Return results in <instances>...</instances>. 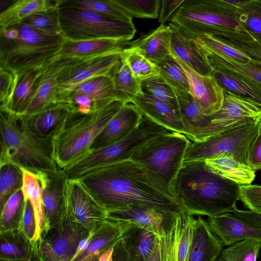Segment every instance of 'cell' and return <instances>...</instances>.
I'll use <instances>...</instances> for the list:
<instances>
[{"label":"cell","instance_id":"obj_1","mask_svg":"<svg viewBox=\"0 0 261 261\" xmlns=\"http://www.w3.org/2000/svg\"><path fill=\"white\" fill-rule=\"evenodd\" d=\"M108 213L144 205L179 214L177 201L162 192L149 178L145 168L129 160L103 165L78 178Z\"/></svg>","mask_w":261,"mask_h":261},{"label":"cell","instance_id":"obj_2","mask_svg":"<svg viewBox=\"0 0 261 261\" xmlns=\"http://www.w3.org/2000/svg\"><path fill=\"white\" fill-rule=\"evenodd\" d=\"M239 184L210 171L204 161L184 162L172 186V196L191 216L232 213L240 200Z\"/></svg>","mask_w":261,"mask_h":261},{"label":"cell","instance_id":"obj_3","mask_svg":"<svg viewBox=\"0 0 261 261\" xmlns=\"http://www.w3.org/2000/svg\"><path fill=\"white\" fill-rule=\"evenodd\" d=\"M124 104L115 100L88 114L70 111L52 139L57 165L64 169L88 155L96 136Z\"/></svg>","mask_w":261,"mask_h":261},{"label":"cell","instance_id":"obj_4","mask_svg":"<svg viewBox=\"0 0 261 261\" xmlns=\"http://www.w3.org/2000/svg\"><path fill=\"white\" fill-rule=\"evenodd\" d=\"M0 165L11 163L33 171L57 167L52 138L41 137L25 125L23 117L1 111Z\"/></svg>","mask_w":261,"mask_h":261},{"label":"cell","instance_id":"obj_5","mask_svg":"<svg viewBox=\"0 0 261 261\" xmlns=\"http://www.w3.org/2000/svg\"><path fill=\"white\" fill-rule=\"evenodd\" d=\"M237 2L184 0L169 22L193 36L206 34L222 40L234 39L251 33L240 20Z\"/></svg>","mask_w":261,"mask_h":261},{"label":"cell","instance_id":"obj_6","mask_svg":"<svg viewBox=\"0 0 261 261\" xmlns=\"http://www.w3.org/2000/svg\"><path fill=\"white\" fill-rule=\"evenodd\" d=\"M16 27L19 33L16 39L1 37L0 63L17 74L45 67L66 41L63 35H48L23 23Z\"/></svg>","mask_w":261,"mask_h":261},{"label":"cell","instance_id":"obj_7","mask_svg":"<svg viewBox=\"0 0 261 261\" xmlns=\"http://www.w3.org/2000/svg\"><path fill=\"white\" fill-rule=\"evenodd\" d=\"M185 135L169 132L149 141L130 160L142 165L150 180L168 196L191 143Z\"/></svg>","mask_w":261,"mask_h":261},{"label":"cell","instance_id":"obj_8","mask_svg":"<svg viewBox=\"0 0 261 261\" xmlns=\"http://www.w3.org/2000/svg\"><path fill=\"white\" fill-rule=\"evenodd\" d=\"M171 132L142 115L137 127L119 141L92 151L74 165L64 169L69 178H78L97 167L130 160L134 154L152 139Z\"/></svg>","mask_w":261,"mask_h":261},{"label":"cell","instance_id":"obj_9","mask_svg":"<svg viewBox=\"0 0 261 261\" xmlns=\"http://www.w3.org/2000/svg\"><path fill=\"white\" fill-rule=\"evenodd\" d=\"M58 15L62 34L70 40L130 41L136 32L133 21L114 19L91 11L59 8Z\"/></svg>","mask_w":261,"mask_h":261},{"label":"cell","instance_id":"obj_10","mask_svg":"<svg viewBox=\"0 0 261 261\" xmlns=\"http://www.w3.org/2000/svg\"><path fill=\"white\" fill-rule=\"evenodd\" d=\"M260 126L261 120L232 128L202 142H191L184 162L202 161L225 153L231 154L237 161L248 166Z\"/></svg>","mask_w":261,"mask_h":261},{"label":"cell","instance_id":"obj_11","mask_svg":"<svg viewBox=\"0 0 261 261\" xmlns=\"http://www.w3.org/2000/svg\"><path fill=\"white\" fill-rule=\"evenodd\" d=\"M89 231L64 214L62 222L50 228L37 245L36 261H70Z\"/></svg>","mask_w":261,"mask_h":261},{"label":"cell","instance_id":"obj_12","mask_svg":"<svg viewBox=\"0 0 261 261\" xmlns=\"http://www.w3.org/2000/svg\"><path fill=\"white\" fill-rule=\"evenodd\" d=\"M224 89L223 105L218 112L210 116V125L204 141L261 120V102Z\"/></svg>","mask_w":261,"mask_h":261},{"label":"cell","instance_id":"obj_13","mask_svg":"<svg viewBox=\"0 0 261 261\" xmlns=\"http://www.w3.org/2000/svg\"><path fill=\"white\" fill-rule=\"evenodd\" d=\"M64 214L93 232L105 221L108 212L79 179L68 178L64 188Z\"/></svg>","mask_w":261,"mask_h":261},{"label":"cell","instance_id":"obj_14","mask_svg":"<svg viewBox=\"0 0 261 261\" xmlns=\"http://www.w3.org/2000/svg\"><path fill=\"white\" fill-rule=\"evenodd\" d=\"M122 51L112 53L93 60L57 79L59 102H64L81 84L96 77H110Z\"/></svg>","mask_w":261,"mask_h":261},{"label":"cell","instance_id":"obj_15","mask_svg":"<svg viewBox=\"0 0 261 261\" xmlns=\"http://www.w3.org/2000/svg\"><path fill=\"white\" fill-rule=\"evenodd\" d=\"M173 57L185 70L188 80L189 93L203 114L210 117L218 112L224 101V89L214 75L199 74L181 60Z\"/></svg>","mask_w":261,"mask_h":261},{"label":"cell","instance_id":"obj_16","mask_svg":"<svg viewBox=\"0 0 261 261\" xmlns=\"http://www.w3.org/2000/svg\"><path fill=\"white\" fill-rule=\"evenodd\" d=\"M180 213L144 205H133L123 210L108 213L107 217L128 222L160 237L171 230Z\"/></svg>","mask_w":261,"mask_h":261},{"label":"cell","instance_id":"obj_17","mask_svg":"<svg viewBox=\"0 0 261 261\" xmlns=\"http://www.w3.org/2000/svg\"><path fill=\"white\" fill-rule=\"evenodd\" d=\"M37 172L42 187L44 215L50 229L63 219L64 188L68 177L58 166L52 170Z\"/></svg>","mask_w":261,"mask_h":261},{"label":"cell","instance_id":"obj_18","mask_svg":"<svg viewBox=\"0 0 261 261\" xmlns=\"http://www.w3.org/2000/svg\"><path fill=\"white\" fill-rule=\"evenodd\" d=\"M129 42L130 41L126 40L113 39L83 40L66 39L61 50L46 66L62 59L92 60L112 53L122 51L126 48Z\"/></svg>","mask_w":261,"mask_h":261},{"label":"cell","instance_id":"obj_19","mask_svg":"<svg viewBox=\"0 0 261 261\" xmlns=\"http://www.w3.org/2000/svg\"><path fill=\"white\" fill-rule=\"evenodd\" d=\"M142 114L132 103L124 104L93 141L91 152L112 145L125 138L139 125Z\"/></svg>","mask_w":261,"mask_h":261},{"label":"cell","instance_id":"obj_20","mask_svg":"<svg viewBox=\"0 0 261 261\" xmlns=\"http://www.w3.org/2000/svg\"><path fill=\"white\" fill-rule=\"evenodd\" d=\"M171 31V55L181 60L197 73L211 76L213 70L194 37L177 24L168 23Z\"/></svg>","mask_w":261,"mask_h":261},{"label":"cell","instance_id":"obj_21","mask_svg":"<svg viewBox=\"0 0 261 261\" xmlns=\"http://www.w3.org/2000/svg\"><path fill=\"white\" fill-rule=\"evenodd\" d=\"M207 222L223 246L246 240L261 242V228L251 225L232 213L208 217Z\"/></svg>","mask_w":261,"mask_h":261},{"label":"cell","instance_id":"obj_22","mask_svg":"<svg viewBox=\"0 0 261 261\" xmlns=\"http://www.w3.org/2000/svg\"><path fill=\"white\" fill-rule=\"evenodd\" d=\"M128 224L126 221L107 217L92 232V236L87 248L70 261H98L102 254L114 247L121 240L123 231Z\"/></svg>","mask_w":261,"mask_h":261},{"label":"cell","instance_id":"obj_23","mask_svg":"<svg viewBox=\"0 0 261 261\" xmlns=\"http://www.w3.org/2000/svg\"><path fill=\"white\" fill-rule=\"evenodd\" d=\"M173 88L176 96L178 114L184 127L185 135L192 142L203 141L210 125V117L203 114L190 93Z\"/></svg>","mask_w":261,"mask_h":261},{"label":"cell","instance_id":"obj_24","mask_svg":"<svg viewBox=\"0 0 261 261\" xmlns=\"http://www.w3.org/2000/svg\"><path fill=\"white\" fill-rule=\"evenodd\" d=\"M171 31L168 25L157 28L130 41L127 49L136 51L157 65L171 55Z\"/></svg>","mask_w":261,"mask_h":261},{"label":"cell","instance_id":"obj_25","mask_svg":"<svg viewBox=\"0 0 261 261\" xmlns=\"http://www.w3.org/2000/svg\"><path fill=\"white\" fill-rule=\"evenodd\" d=\"M223 246L207 221L200 216L196 218L188 261H214Z\"/></svg>","mask_w":261,"mask_h":261},{"label":"cell","instance_id":"obj_26","mask_svg":"<svg viewBox=\"0 0 261 261\" xmlns=\"http://www.w3.org/2000/svg\"><path fill=\"white\" fill-rule=\"evenodd\" d=\"M132 103L142 115L171 132L185 135L184 127L178 111L169 104L145 93L137 97Z\"/></svg>","mask_w":261,"mask_h":261},{"label":"cell","instance_id":"obj_27","mask_svg":"<svg viewBox=\"0 0 261 261\" xmlns=\"http://www.w3.org/2000/svg\"><path fill=\"white\" fill-rule=\"evenodd\" d=\"M70 113L67 104L58 102L32 115L22 117L27 126L35 134L53 139Z\"/></svg>","mask_w":261,"mask_h":261},{"label":"cell","instance_id":"obj_28","mask_svg":"<svg viewBox=\"0 0 261 261\" xmlns=\"http://www.w3.org/2000/svg\"><path fill=\"white\" fill-rule=\"evenodd\" d=\"M121 241L129 261H149L155 251L158 237L151 231L128 222L123 231Z\"/></svg>","mask_w":261,"mask_h":261},{"label":"cell","instance_id":"obj_29","mask_svg":"<svg viewBox=\"0 0 261 261\" xmlns=\"http://www.w3.org/2000/svg\"><path fill=\"white\" fill-rule=\"evenodd\" d=\"M60 0L13 1L0 13V31L20 24L34 14L47 12L59 8Z\"/></svg>","mask_w":261,"mask_h":261},{"label":"cell","instance_id":"obj_30","mask_svg":"<svg viewBox=\"0 0 261 261\" xmlns=\"http://www.w3.org/2000/svg\"><path fill=\"white\" fill-rule=\"evenodd\" d=\"M21 169L23 174L21 191L24 200H29L34 210L36 224L34 243L37 246L49 229L44 212L41 185L37 171Z\"/></svg>","mask_w":261,"mask_h":261},{"label":"cell","instance_id":"obj_31","mask_svg":"<svg viewBox=\"0 0 261 261\" xmlns=\"http://www.w3.org/2000/svg\"><path fill=\"white\" fill-rule=\"evenodd\" d=\"M37 248L19 229L0 233V261H36Z\"/></svg>","mask_w":261,"mask_h":261},{"label":"cell","instance_id":"obj_32","mask_svg":"<svg viewBox=\"0 0 261 261\" xmlns=\"http://www.w3.org/2000/svg\"><path fill=\"white\" fill-rule=\"evenodd\" d=\"M204 162L210 171L239 185H250L255 177V171L237 161L230 153L219 154Z\"/></svg>","mask_w":261,"mask_h":261},{"label":"cell","instance_id":"obj_33","mask_svg":"<svg viewBox=\"0 0 261 261\" xmlns=\"http://www.w3.org/2000/svg\"><path fill=\"white\" fill-rule=\"evenodd\" d=\"M197 45L212 70L228 71L261 84L260 62L253 59L247 62L236 60Z\"/></svg>","mask_w":261,"mask_h":261},{"label":"cell","instance_id":"obj_34","mask_svg":"<svg viewBox=\"0 0 261 261\" xmlns=\"http://www.w3.org/2000/svg\"><path fill=\"white\" fill-rule=\"evenodd\" d=\"M110 77L114 84L116 98L125 104L133 103L137 97L143 93L141 81L133 75L123 52Z\"/></svg>","mask_w":261,"mask_h":261},{"label":"cell","instance_id":"obj_35","mask_svg":"<svg viewBox=\"0 0 261 261\" xmlns=\"http://www.w3.org/2000/svg\"><path fill=\"white\" fill-rule=\"evenodd\" d=\"M40 69L30 70L18 75L17 86L6 110L14 115L24 116L36 89ZM2 111V110H1Z\"/></svg>","mask_w":261,"mask_h":261},{"label":"cell","instance_id":"obj_36","mask_svg":"<svg viewBox=\"0 0 261 261\" xmlns=\"http://www.w3.org/2000/svg\"><path fill=\"white\" fill-rule=\"evenodd\" d=\"M71 94L87 96L92 100L95 110L117 100L113 81L108 76L96 77L81 84Z\"/></svg>","mask_w":261,"mask_h":261},{"label":"cell","instance_id":"obj_37","mask_svg":"<svg viewBox=\"0 0 261 261\" xmlns=\"http://www.w3.org/2000/svg\"><path fill=\"white\" fill-rule=\"evenodd\" d=\"M212 74L224 89L261 102L260 84L228 71L213 70Z\"/></svg>","mask_w":261,"mask_h":261},{"label":"cell","instance_id":"obj_38","mask_svg":"<svg viewBox=\"0 0 261 261\" xmlns=\"http://www.w3.org/2000/svg\"><path fill=\"white\" fill-rule=\"evenodd\" d=\"M59 8L91 11L123 21H133V19L114 0H60Z\"/></svg>","mask_w":261,"mask_h":261},{"label":"cell","instance_id":"obj_39","mask_svg":"<svg viewBox=\"0 0 261 261\" xmlns=\"http://www.w3.org/2000/svg\"><path fill=\"white\" fill-rule=\"evenodd\" d=\"M36 89L24 116L32 115L59 102L55 77L38 79Z\"/></svg>","mask_w":261,"mask_h":261},{"label":"cell","instance_id":"obj_40","mask_svg":"<svg viewBox=\"0 0 261 261\" xmlns=\"http://www.w3.org/2000/svg\"><path fill=\"white\" fill-rule=\"evenodd\" d=\"M0 212L10 197L21 190L23 174L21 168L13 164L0 165Z\"/></svg>","mask_w":261,"mask_h":261},{"label":"cell","instance_id":"obj_41","mask_svg":"<svg viewBox=\"0 0 261 261\" xmlns=\"http://www.w3.org/2000/svg\"><path fill=\"white\" fill-rule=\"evenodd\" d=\"M24 205V197L20 190L10 197L0 212V233L19 229Z\"/></svg>","mask_w":261,"mask_h":261},{"label":"cell","instance_id":"obj_42","mask_svg":"<svg viewBox=\"0 0 261 261\" xmlns=\"http://www.w3.org/2000/svg\"><path fill=\"white\" fill-rule=\"evenodd\" d=\"M141 86L143 93L166 102L178 111L173 88L160 74L141 81Z\"/></svg>","mask_w":261,"mask_h":261},{"label":"cell","instance_id":"obj_43","mask_svg":"<svg viewBox=\"0 0 261 261\" xmlns=\"http://www.w3.org/2000/svg\"><path fill=\"white\" fill-rule=\"evenodd\" d=\"M240 21L251 33L261 38V1H239L236 3Z\"/></svg>","mask_w":261,"mask_h":261},{"label":"cell","instance_id":"obj_44","mask_svg":"<svg viewBox=\"0 0 261 261\" xmlns=\"http://www.w3.org/2000/svg\"><path fill=\"white\" fill-rule=\"evenodd\" d=\"M156 65L159 70V74L173 88L189 93V86L186 72L171 54Z\"/></svg>","mask_w":261,"mask_h":261},{"label":"cell","instance_id":"obj_45","mask_svg":"<svg viewBox=\"0 0 261 261\" xmlns=\"http://www.w3.org/2000/svg\"><path fill=\"white\" fill-rule=\"evenodd\" d=\"M260 248L261 242L246 240L223 249L220 255L227 261H256Z\"/></svg>","mask_w":261,"mask_h":261},{"label":"cell","instance_id":"obj_46","mask_svg":"<svg viewBox=\"0 0 261 261\" xmlns=\"http://www.w3.org/2000/svg\"><path fill=\"white\" fill-rule=\"evenodd\" d=\"M133 18H158L160 0H114Z\"/></svg>","mask_w":261,"mask_h":261},{"label":"cell","instance_id":"obj_47","mask_svg":"<svg viewBox=\"0 0 261 261\" xmlns=\"http://www.w3.org/2000/svg\"><path fill=\"white\" fill-rule=\"evenodd\" d=\"M123 55L133 75L138 81L159 74L157 65L143 55L127 49H124Z\"/></svg>","mask_w":261,"mask_h":261},{"label":"cell","instance_id":"obj_48","mask_svg":"<svg viewBox=\"0 0 261 261\" xmlns=\"http://www.w3.org/2000/svg\"><path fill=\"white\" fill-rule=\"evenodd\" d=\"M193 37L197 45L211 51L240 61L247 62L252 60L242 51L231 46L212 35L203 34Z\"/></svg>","mask_w":261,"mask_h":261},{"label":"cell","instance_id":"obj_49","mask_svg":"<svg viewBox=\"0 0 261 261\" xmlns=\"http://www.w3.org/2000/svg\"><path fill=\"white\" fill-rule=\"evenodd\" d=\"M58 9L32 15L24 19L21 23L48 35H61L62 34L59 22Z\"/></svg>","mask_w":261,"mask_h":261},{"label":"cell","instance_id":"obj_50","mask_svg":"<svg viewBox=\"0 0 261 261\" xmlns=\"http://www.w3.org/2000/svg\"><path fill=\"white\" fill-rule=\"evenodd\" d=\"M18 75L0 66V110L8 108L15 92Z\"/></svg>","mask_w":261,"mask_h":261},{"label":"cell","instance_id":"obj_51","mask_svg":"<svg viewBox=\"0 0 261 261\" xmlns=\"http://www.w3.org/2000/svg\"><path fill=\"white\" fill-rule=\"evenodd\" d=\"M184 211V221L177 249V261H188L196 218Z\"/></svg>","mask_w":261,"mask_h":261},{"label":"cell","instance_id":"obj_52","mask_svg":"<svg viewBox=\"0 0 261 261\" xmlns=\"http://www.w3.org/2000/svg\"><path fill=\"white\" fill-rule=\"evenodd\" d=\"M240 200L250 211L261 213V186H240Z\"/></svg>","mask_w":261,"mask_h":261},{"label":"cell","instance_id":"obj_53","mask_svg":"<svg viewBox=\"0 0 261 261\" xmlns=\"http://www.w3.org/2000/svg\"><path fill=\"white\" fill-rule=\"evenodd\" d=\"M36 229V224L34 210L30 201L25 200L19 229L29 240L34 242Z\"/></svg>","mask_w":261,"mask_h":261},{"label":"cell","instance_id":"obj_54","mask_svg":"<svg viewBox=\"0 0 261 261\" xmlns=\"http://www.w3.org/2000/svg\"><path fill=\"white\" fill-rule=\"evenodd\" d=\"M184 0L161 1L158 20L160 24H166L184 2Z\"/></svg>","mask_w":261,"mask_h":261},{"label":"cell","instance_id":"obj_55","mask_svg":"<svg viewBox=\"0 0 261 261\" xmlns=\"http://www.w3.org/2000/svg\"><path fill=\"white\" fill-rule=\"evenodd\" d=\"M237 49L242 51L252 59L261 62V38L240 44Z\"/></svg>","mask_w":261,"mask_h":261},{"label":"cell","instance_id":"obj_56","mask_svg":"<svg viewBox=\"0 0 261 261\" xmlns=\"http://www.w3.org/2000/svg\"><path fill=\"white\" fill-rule=\"evenodd\" d=\"M231 213L251 225L261 228V213L250 210H240L237 208Z\"/></svg>","mask_w":261,"mask_h":261},{"label":"cell","instance_id":"obj_57","mask_svg":"<svg viewBox=\"0 0 261 261\" xmlns=\"http://www.w3.org/2000/svg\"><path fill=\"white\" fill-rule=\"evenodd\" d=\"M248 166L253 170L261 169V135H258L250 155Z\"/></svg>","mask_w":261,"mask_h":261},{"label":"cell","instance_id":"obj_58","mask_svg":"<svg viewBox=\"0 0 261 261\" xmlns=\"http://www.w3.org/2000/svg\"><path fill=\"white\" fill-rule=\"evenodd\" d=\"M113 261H129L127 252L121 240L115 246Z\"/></svg>","mask_w":261,"mask_h":261},{"label":"cell","instance_id":"obj_59","mask_svg":"<svg viewBox=\"0 0 261 261\" xmlns=\"http://www.w3.org/2000/svg\"><path fill=\"white\" fill-rule=\"evenodd\" d=\"M18 31L16 26L0 31V37L8 39H16L18 36Z\"/></svg>","mask_w":261,"mask_h":261},{"label":"cell","instance_id":"obj_60","mask_svg":"<svg viewBox=\"0 0 261 261\" xmlns=\"http://www.w3.org/2000/svg\"><path fill=\"white\" fill-rule=\"evenodd\" d=\"M114 247L111 248L107 252H106L102 255L99 258L98 261H113V255Z\"/></svg>","mask_w":261,"mask_h":261},{"label":"cell","instance_id":"obj_61","mask_svg":"<svg viewBox=\"0 0 261 261\" xmlns=\"http://www.w3.org/2000/svg\"><path fill=\"white\" fill-rule=\"evenodd\" d=\"M149 261H160V249L159 246V238L158 244L156 246L155 251L152 255L150 258Z\"/></svg>","mask_w":261,"mask_h":261},{"label":"cell","instance_id":"obj_62","mask_svg":"<svg viewBox=\"0 0 261 261\" xmlns=\"http://www.w3.org/2000/svg\"><path fill=\"white\" fill-rule=\"evenodd\" d=\"M214 261H227L225 258H224L221 255H219V257L216 259Z\"/></svg>","mask_w":261,"mask_h":261}]
</instances>
